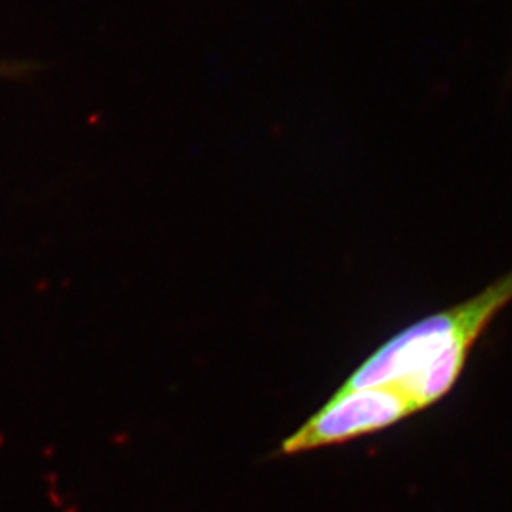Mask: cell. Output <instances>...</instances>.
Listing matches in <instances>:
<instances>
[{"label": "cell", "mask_w": 512, "mask_h": 512, "mask_svg": "<svg viewBox=\"0 0 512 512\" xmlns=\"http://www.w3.org/2000/svg\"><path fill=\"white\" fill-rule=\"evenodd\" d=\"M511 302L512 269L473 297L393 335L358 365L340 392L392 385L426 410L453 390L474 343Z\"/></svg>", "instance_id": "1"}, {"label": "cell", "mask_w": 512, "mask_h": 512, "mask_svg": "<svg viewBox=\"0 0 512 512\" xmlns=\"http://www.w3.org/2000/svg\"><path fill=\"white\" fill-rule=\"evenodd\" d=\"M418 411L420 408L392 385L337 390L299 430L282 441L279 455H300L375 435Z\"/></svg>", "instance_id": "2"}]
</instances>
